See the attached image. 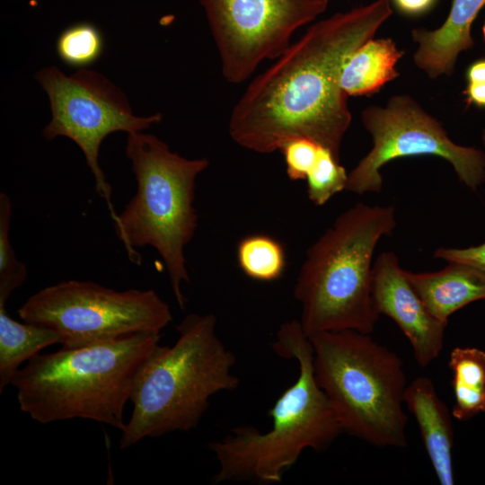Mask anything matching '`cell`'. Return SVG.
Returning a JSON list of instances; mask_svg holds the SVG:
<instances>
[{"label": "cell", "instance_id": "6da1fadb", "mask_svg": "<svg viewBox=\"0 0 485 485\" xmlns=\"http://www.w3.org/2000/svg\"><path fill=\"white\" fill-rule=\"evenodd\" d=\"M392 13L390 0H375L311 25L251 81L234 106L228 122L234 142L270 154L289 139L306 137L340 160L352 120L340 86L342 67Z\"/></svg>", "mask_w": 485, "mask_h": 485}, {"label": "cell", "instance_id": "7a4b0ae2", "mask_svg": "<svg viewBox=\"0 0 485 485\" xmlns=\"http://www.w3.org/2000/svg\"><path fill=\"white\" fill-rule=\"evenodd\" d=\"M160 339L139 332L35 355L11 381L21 410L41 424L79 418L123 431L125 406Z\"/></svg>", "mask_w": 485, "mask_h": 485}, {"label": "cell", "instance_id": "3957f363", "mask_svg": "<svg viewBox=\"0 0 485 485\" xmlns=\"http://www.w3.org/2000/svg\"><path fill=\"white\" fill-rule=\"evenodd\" d=\"M273 349L297 362V378L269 410V430L239 426L207 445L218 463L214 484L279 483L304 450L324 451L342 433L337 415L315 379L312 343L299 321L280 325Z\"/></svg>", "mask_w": 485, "mask_h": 485}, {"label": "cell", "instance_id": "277c9868", "mask_svg": "<svg viewBox=\"0 0 485 485\" xmlns=\"http://www.w3.org/2000/svg\"><path fill=\"white\" fill-rule=\"evenodd\" d=\"M212 313L188 314L176 327L172 346H160L142 369L130 402L133 410L121 431L119 448L146 437L195 428L212 396L240 384L236 357L216 333Z\"/></svg>", "mask_w": 485, "mask_h": 485}, {"label": "cell", "instance_id": "5b68a950", "mask_svg": "<svg viewBox=\"0 0 485 485\" xmlns=\"http://www.w3.org/2000/svg\"><path fill=\"white\" fill-rule=\"evenodd\" d=\"M393 206L357 203L307 249L294 287L308 338L353 330L371 334L379 319L372 300L373 255L396 228Z\"/></svg>", "mask_w": 485, "mask_h": 485}, {"label": "cell", "instance_id": "8992f818", "mask_svg": "<svg viewBox=\"0 0 485 485\" xmlns=\"http://www.w3.org/2000/svg\"><path fill=\"white\" fill-rule=\"evenodd\" d=\"M126 154L137 190L113 220L116 234L134 263L140 262L136 248L150 245L158 251L176 301L184 309L181 285L190 281L184 248L198 225L195 181L209 161L184 158L156 136L141 131L128 134Z\"/></svg>", "mask_w": 485, "mask_h": 485}, {"label": "cell", "instance_id": "52a82bcc", "mask_svg": "<svg viewBox=\"0 0 485 485\" xmlns=\"http://www.w3.org/2000/svg\"><path fill=\"white\" fill-rule=\"evenodd\" d=\"M315 379L342 433L380 447L407 445L406 375L400 357L368 333L326 331L309 338Z\"/></svg>", "mask_w": 485, "mask_h": 485}, {"label": "cell", "instance_id": "ba28073f", "mask_svg": "<svg viewBox=\"0 0 485 485\" xmlns=\"http://www.w3.org/2000/svg\"><path fill=\"white\" fill-rule=\"evenodd\" d=\"M23 322L57 331L62 347L76 348L139 333H161L172 321L154 290L116 291L91 281L66 280L32 295L17 311Z\"/></svg>", "mask_w": 485, "mask_h": 485}, {"label": "cell", "instance_id": "9c48e42d", "mask_svg": "<svg viewBox=\"0 0 485 485\" xmlns=\"http://www.w3.org/2000/svg\"><path fill=\"white\" fill-rule=\"evenodd\" d=\"M372 137L371 150L348 173L346 190L357 195L380 193L381 168L406 156L434 155L446 160L472 190L485 182V153L455 144L443 125L410 95L392 96L385 106H369L361 114Z\"/></svg>", "mask_w": 485, "mask_h": 485}, {"label": "cell", "instance_id": "30bf717a", "mask_svg": "<svg viewBox=\"0 0 485 485\" xmlns=\"http://www.w3.org/2000/svg\"><path fill=\"white\" fill-rule=\"evenodd\" d=\"M35 79L48 93L52 119L42 135L47 140L63 136L84 153L95 180L96 192L107 202L112 221L117 213L111 187L99 164L102 140L116 131L128 134L146 129L162 120V114L137 117L122 91L102 75L80 69L66 75L56 66L40 70Z\"/></svg>", "mask_w": 485, "mask_h": 485}, {"label": "cell", "instance_id": "8fae6325", "mask_svg": "<svg viewBox=\"0 0 485 485\" xmlns=\"http://www.w3.org/2000/svg\"><path fill=\"white\" fill-rule=\"evenodd\" d=\"M224 78L245 82L260 64L278 57L294 32L314 21L329 0H199Z\"/></svg>", "mask_w": 485, "mask_h": 485}, {"label": "cell", "instance_id": "7c38bea8", "mask_svg": "<svg viewBox=\"0 0 485 485\" xmlns=\"http://www.w3.org/2000/svg\"><path fill=\"white\" fill-rule=\"evenodd\" d=\"M372 300L377 314L388 316L400 328L420 367L438 357L447 323L428 311L393 251L382 252L373 264Z\"/></svg>", "mask_w": 485, "mask_h": 485}, {"label": "cell", "instance_id": "4fadbf2b", "mask_svg": "<svg viewBox=\"0 0 485 485\" xmlns=\"http://www.w3.org/2000/svg\"><path fill=\"white\" fill-rule=\"evenodd\" d=\"M485 0H453L450 12L437 29H413L411 38L419 47L413 55L416 66L429 78L451 75L459 54L473 48L472 25Z\"/></svg>", "mask_w": 485, "mask_h": 485}, {"label": "cell", "instance_id": "5bb4252c", "mask_svg": "<svg viewBox=\"0 0 485 485\" xmlns=\"http://www.w3.org/2000/svg\"><path fill=\"white\" fill-rule=\"evenodd\" d=\"M403 401L413 415L421 439L441 485H454V429L451 413L438 396L432 380L414 379L406 386Z\"/></svg>", "mask_w": 485, "mask_h": 485}, {"label": "cell", "instance_id": "9a60e30c", "mask_svg": "<svg viewBox=\"0 0 485 485\" xmlns=\"http://www.w3.org/2000/svg\"><path fill=\"white\" fill-rule=\"evenodd\" d=\"M404 273L428 311L444 322L467 304L485 301V273L473 266L448 262L437 271Z\"/></svg>", "mask_w": 485, "mask_h": 485}, {"label": "cell", "instance_id": "2e32d148", "mask_svg": "<svg viewBox=\"0 0 485 485\" xmlns=\"http://www.w3.org/2000/svg\"><path fill=\"white\" fill-rule=\"evenodd\" d=\"M390 38L371 39L346 60L340 86L348 96L372 95L399 76L396 64L403 56Z\"/></svg>", "mask_w": 485, "mask_h": 485}, {"label": "cell", "instance_id": "e0dca14e", "mask_svg": "<svg viewBox=\"0 0 485 485\" xmlns=\"http://www.w3.org/2000/svg\"><path fill=\"white\" fill-rule=\"evenodd\" d=\"M62 344L61 335L54 329L37 323H21L11 318L5 306H0V392L21 368L46 347Z\"/></svg>", "mask_w": 485, "mask_h": 485}, {"label": "cell", "instance_id": "ac0fdd59", "mask_svg": "<svg viewBox=\"0 0 485 485\" xmlns=\"http://www.w3.org/2000/svg\"><path fill=\"white\" fill-rule=\"evenodd\" d=\"M448 366L453 375V417L465 421L485 412V351L455 347L450 352Z\"/></svg>", "mask_w": 485, "mask_h": 485}, {"label": "cell", "instance_id": "d6986e66", "mask_svg": "<svg viewBox=\"0 0 485 485\" xmlns=\"http://www.w3.org/2000/svg\"><path fill=\"white\" fill-rule=\"evenodd\" d=\"M236 256L241 270L248 278L261 282L278 279L287 266L283 244L263 234L243 237L237 245Z\"/></svg>", "mask_w": 485, "mask_h": 485}, {"label": "cell", "instance_id": "ffe728a7", "mask_svg": "<svg viewBox=\"0 0 485 485\" xmlns=\"http://www.w3.org/2000/svg\"><path fill=\"white\" fill-rule=\"evenodd\" d=\"M103 38L94 25L73 24L64 30L57 40V52L66 65L83 68L93 64L103 51Z\"/></svg>", "mask_w": 485, "mask_h": 485}, {"label": "cell", "instance_id": "44dd1931", "mask_svg": "<svg viewBox=\"0 0 485 485\" xmlns=\"http://www.w3.org/2000/svg\"><path fill=\"white\" fill-rule=\"evenodd\" d=\"M12 219V202L0 193V306H5L11 294L26 279L25 264L18 260L9 239Z\"/></svg>", "mask_w": 485, "mask_h": 485}, {"label": "cell", "instance_id": "7402d4cb", "mask_svg": "<svg viewBox=\"0 0 485 485\" xmlns=\"http://www.w3.org/2000/svg\"><path fill=\"white\" fill-rule=\"evenodd\" d=\"M348 173L331 150L322 146L307 174L308 198L315 206H323L335 194L346 190Z\"/></svg>", "mask_w": 485, "mask_h": 485}, {"label": "cell", "instance_id": "603a6c76", "mask_svg": "<svg viewBox=\"0 0 485 485\" xmlns=\"http://www.w3.org/2000/svg\"><path fill=\"white\" fill-rule=\"evenodd\" d=\"M322 146L306 137H295L280 147L291 181L305 180L313 167Z\"/></svg>", "mask_w": 485, "mask_h": 485}, {"label": "cell", "instance_id": "cb8c5ba5", "mask_svg": "<svg viewBox=\"0 0 485 485\" xmlns=\"http://www.w3.org/2000/svg\"><path fill=\"white\" fill-rule=\"evenodd\" d=\"M434 258L447 262L464 263L485 273V242L467 248L440 247L435 250Z\"/></svg>", "mask_w": 485, "mask_h": 485}, {"label": "cell", "instance_id": "d4e9b609", "mask_svg": "<svg viewBox=\"0 0 485 485\" xmlns=\"http://www.w3.org/2000/svg\"><path fill=\"white\" fill-rule=\"evenodd\" d=\"M394 7L406 15H419L432 8L436 0H390Z\"/></svg>", "mask_w": 485, "mask_h": 485}, {"label": "cell", "instance_id": "484cf974", "mask_svg": "<svg viewBox=\"0 0 485 485\" xmlns=\"http://www.w3.org/2000/svg\"><path fill=\"white\" fill-rule=\"evenodd\" d=\"M467 103H472L478 107H485V82L468 83L463 92Z\"/></svg>", "mask_w": 485, "mask_h": 485}, {"label": "cell", "instance_id": "4316f807", "mask_svg": "<svg viewBox=\"0 0 485 485\" xmlns=\"http://www.w3.org/2000/svg\"><path fill=\"white\" fill-rule=\"evenodd\" d=\"M468 83L485 82V59L473 62L466 72Z\"/></svg>", "mask_w": 485, "mask_h": 485}, {"label": "cell", "instance_id": "83f0119b", "mask_svg": "<svg viewBox=\"0 0 485 485\" xmlns=\"http://www.w3.org/2000/svg\"><path fill=\"white\" fill-rule=\"evenodd\" d=\"M481 139H482L483 145L485 146V128L482 130Z\"/></svg>", "mask_w": 485, "mask_h": 485}]
</instances>
